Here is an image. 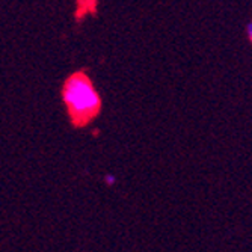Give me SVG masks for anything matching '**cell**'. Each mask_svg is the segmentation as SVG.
<instances>
[{"label":"cell","mask_w":252,"mask_h":252,"mask_svg":"<svg viewBox=\"0 0 252 252\" xmlns=\"http://www.w3.org/2000/svg\"><path fill=\"white\" fill-rule=\"evenodd\" d=\"M246 33H248L249 41L252 42V21H249V23H248V26H246Z\"/></svg>","instance_id":"obj_3"},{"label":"cell","mask_w":252,"mask_h":252,"mask_svg":"<svg viewBox=\"0 0 252 252\" xmlns=\"http://www.w3.org/2000/svg\"><path fill=\"white\" fill-rule=\"evenodd\" d=\"M63 101L71 118L77 124H85L94 118L101 106L100 95L85 74L76 73L66 80L63 88Z\"/></svg>","instance_id":"obj_1"},{"label":"cell","mask_w":252,"mask_h":252,"mask_svg":"<svg viewBox=\"0 0 252 252\" xmlns=\"http://www.w3.org/2000/svg\"><path fill=\"white\" fill-rule=\"evenodd\" d=\"M104 183H106L107 186H113L117 183V177L113 175V174H106L104 175Z\"/></svg>","instance_id":"obj_2"}]
</instances>
